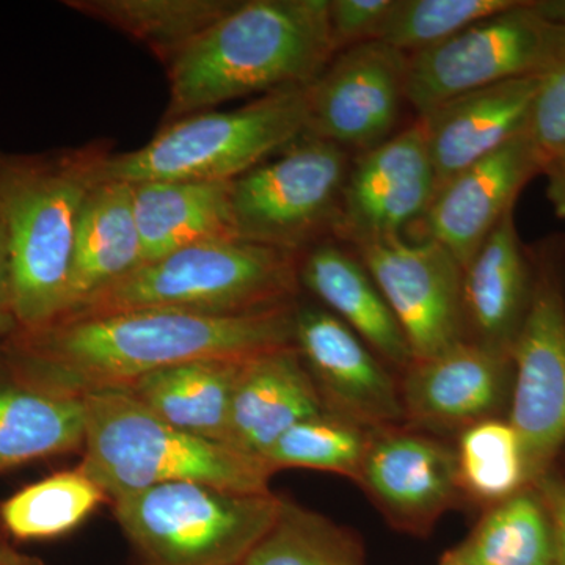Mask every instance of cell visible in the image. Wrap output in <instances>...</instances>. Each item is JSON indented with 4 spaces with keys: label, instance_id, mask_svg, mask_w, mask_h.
<instances>
[{
    "label": "cell",
    "instance_id": "cell-34",
    "mask_svg": "<svg viewBox=\"0 0 565 565\" xmlns=\"http://www.w3.org/2000/svg\"><path fill=\"white\" fill-rule=\"evenodd\" d=\"M397 0H329L330 31L338 52L381 40Z\"/></svg>",
    "mask_w": 565,
    "mask_h": 565
},
{
    "label": "cell",
    "instance_id": "cell-37",
    "mask_svg": "<svg viewBox=\"0 0 565 565\" xmlns=\"http://www.w3.org/2000/svg\"><path fill=\"white\" fill-rule=\"evenodd\" d=\"M11 305H13V280H11L9 241L0 221V316L13 315Z\"/></svg>",
    "mask_w": 565,
    "mask_h": 565
},
{
    "label": "cell",
    "instance_id": "cell-22",
    "mask_svg": "<svg viewBox=\"0 0 565 565\" xmlns=\"http://www.w3.org/2000/svg\"><path fill=\"white\" fill-rule=\"evenodd\" d=\"M141 264L143 252L134 217L132 185L102 181L81 210L61 316L139 269Z\"/></svg>",
    "mask_w": 565,
    "mask_h": 565
},
{
    "label": "cell",
    "instance_id": "cell-16",
    "mask_svg": "<svg viewBox=\"0 0 565 565\" xmlns=\"http://www.w3.org/2000/svg\"><path fill=\"white\" fill-rule=\"evenodd\" d=\"M405 424L434 435L462 433L486 419L501 418L511 404V353L460 341L401 373Z\"/></svg>",
    "mask_w": 565,
    "mask_h": 565
},
{
    "label": "cell",
    "instance_id": "cell-20",
    "mask_svg": "<svg viewBox=\"0 0 565 565\" xmlns=\"http://www.w3.org/2000/svg\"><path fill=\"white\" fill-rule=\"evenodd\" d=\"M323 405L296 345L245 360L234 390L226 445L263 459L297 423Z\"/></svg>",
    "mask_w": 565,
    "mask_h": 565
},
{
    "label": "cell",
    "instance_id": "cell-6",
    "mask_svg": "<svg viewBox=\"0 0 565 565\" xmlns=\"http://www.w3.org/2000/svg\"><path fill=\"white\" fill-rule=\"evenodd\" d=\"M308 87L269 93L233 110H207L167 122L145 147L110 154L104 181H234L267 156L302 139Z\"/></svg>",
    "mask_w": 565,
    "mask_h": 565
},
{
    "label": "cell",
    "instance_id": "cell-30",
    "mask_svg": "<svg viewBox=\"0 0 565 565\" xmlns=\"http://www.w3.org/2000/svg\"><path fill=\"white\" fill-rule=\"evenodd\" d=\"M457 476L463 497L494 505L530 487L522 444L508 419H486L457 438Z\"/></svg>",
    "mask_w": 565,
    "mask_h": 565
},
{
    "label": "cell",
    "instance_id": "cell-25",
    "mask_svg": "<svg viewBox=\"0 0 565 565\" xmlns=\"http://www.w3.org/2000/svg\"><path fill=\"white\" fill-rule=\"evenodd\" d=\"M84 440V401L32 388L6 371L0 381V473L76 451Z\"/></svg>",
    "mask_w": 565,
    "mask_h": 565
},
{
    "label": "cell",
    "instance_id": "cell-14",
    "mask_svg": "<svg viewBox=\"0 0 565 565\" xmlns=\"http://www.w3.org/2000/svg\"><path fill=\"white\" fill-rule=\"evenodd\" d=\"M435 193L433 159L416 120L351 163L333 234L353 247L403 237L422 222Z\"/></svg>",
    "mask_w": 565,
    "mask_h": 565
},
{
    "label": "cell",
    "instance_id": "cell-36",
    "mask_svg": "<svg viewBox=\"0 0 565 565\" xmlns=\"http://www.w3.org/2000/svg\"><path fill=\"white\" fill-rule=\"evenodd\" d=\"M542 174L546 178V196L553 211L565 221V147L544 163Z\"/></svg>",
    "mask_w": 565,
    "mask_h": 565
},
{
    "label": "cell",
    "instance_id": "cell-7",
    "mask_svg": "<svg viewBox=\"0 0 565 565\" xmlns=\"http://www.w3.org/2000/svg\"><path fill=\"white\" fill-rule=\"evenodd\" d=\"M280 504L273 492L167 482L115 498L114 514L141 565H243Z\"/></svg>",
    "mask_w": 565,
    "mask_h": 565
},
{
    "label": "cell",
    "instance_id": "cell-1",
    "mask_svg": "<svg viewBox=\"0 0 565 565\" xmlns=\"http://www.w3.org/2000/svg\"><path fill=\"white\" fill-rule=\"evenodd\" d=\"M297 305V303H296ZM291 307L243 316L139 310L57 319L0 340V364L21 384L84 399L200 360H247L294 345Z\"/></svg>",
    "mask_w": 565,
    "mask_h": 565
},
{
    "label": "cell",
    "instance_id": "cell-8",
    "mask_svg": "<svg viewBox=\"0 0 565 565\" xmlns=\"http://www.w3.org/2000/svg\"><path fill=\"white\" fill-rule=\"evenodd\" d=\"M534 291L512 349L508 422L522 444L530 486L565 448V237L531 247Z\"/></svg>",
    "mask_w": 565,
    "mask_h": 565
},
{
    "label": "cell",
    "instance_id": "cell-41",
    "mask_svg": "<svg viewBox=\"0 0 565 565\" xmlns=\"http://www.w3.org/2000/svg\"><path fill=\"white\" fill-rule=\"evenodd\" d=\"M438 565H459V564H449V563H444V561H440V564Z\"/></svg>",
    "mask_w": 565,
    "mask_h": 565
},
{
    "label": "cell",
    "instance_id": "cell-40",
    "mask_svg": "<svg viewBox=\"0 0 565 565\" xmlns=\"http://www.w3.org/2000/svg\"><path fill=\"white\" fill-rule=\"evenodd\" d=\"M18 329L17 321H14L13 315H2L0 316V340L9 337V334L13 333L14 330Z\"/></svg>",
    "mask_w": 565,
    "mask_h": 565
},
{
    "label": "cell",
    "instance_id": "cell-19",
    "mask_svg": "<svg viewBox=\"0 0 565 565\" xmlns=\"http://www.w3.org/2000/svg\"><path fill=\"white\" fill-rule=\"evenodd\" d=\"M534 277L533 252L516 232L514 207L463 267L467 340L512 355L533 300Z\"/></svg>",
    "mask_w": 565,
    "mask_h": 565
},
{
    "label": "cell",
    "instance_id": "cell-13",
    "mask_svg": "<svg viewBox=\"0 0 565 565\" xmlns=\"http://www.w3.org/2000/svg\"><path fill=\"white\" fill-rule=\"evenodd\" d=\"M355 484L401 533L426 537L460 498L456 449L407 424L371 430Z\"/></svg>",
    "mask_w": 565,
    "mask_h": 565
},
{
    "label": "cell",
    "instance_id": "cell-26",
    "mask_svg": "<svg viewBox=\"0 0 565 565\" xmlns=\"http://www.w3.org/2000/svg\"><path fill=\"white\" fill-rule=\"evenodd\" d=\"M65 6L139 41L167 66L236 0H68Z\"/></svg>",
    "mask_w": 565,
    "mask_h": 565
},
{
    "label": "cell",
    "instance_id": "cell-21",
    "mask_svg": "<svg viewBox=\"0 0 565 565\" xmlns=\"http://www.w3.org/2000/svg\"><path fill=\"white\" fill-rule=\"evenodd\" d=\"M299 281L386 366L404 373L414 362L399 323L359 255L323 239L300 253Z\"/></svg>",
    "mask_w": 565,
    "mask_h": 565
},
{
    "label": "cell",
    "instance_id": "cell-39",
    "mask_svg": "<svg viewBox=\"0 0 565 565\" xmlns=\"http://www.w3.org/2000/svg\"><path fill=\"white\" fill-rule=\"evenodd\" d=\"M0 565H44L40 557L18 552L7 542L0 541Z\"/></svg>",
    "mask_w": 565,
    "mask_h": 565
},
{
    "label": "cell",
    "instance_id": "cell-17",
    "mask_svg": "<svg viewBox=\"0 0 565 565\" xmlns=\"http://www.w3.org/2000/svg\"><path fill=\"white\" fill-rule=\"evenodd\" d=\"M544 163L526 131L456 174L435 193L422 239L435 241L465 267Z\"/></svg>",
    "mask_w": 565,
    "mask_h": 565
},
{
    "label": "cell",
    "instance_id": "cell-11",
    "mask_svg": "<svg viewBox=\"0 0 565 565\" xmlns=\"http://www.w3.org/2000/svg\"><path fill=\"white\" fill-rule=\"evenodd\" d=\"M356 255L399 323L414 360H426L465 337L463 267L444 245L404 237L356 245Z\"/></svg>",
    "mask_w": 565,
    "mask_h": 565
},
{
    "label": "cell",
    "instance_id": "cell-38",
    "mask_svg": "<svg viewBox=\"0 0 565 565\" xmlns=\"http://www.w3.org/2000/svg\"><path fill=\"white\" fill-rule=\"evenodd\" d=\"M533 6L544 20L565 28V0H533Z\"/></svg>",
    "mask_w": 565,
    "mask_h": 565
},
{
    "label": "cell",
    "instance_id": "cell-35",
    "mask_svg": "<svg viewBox=\"0 0 565 565\" xmlns=\"http://www.w3.org/2000/svg\"><path fill=\"white\" fill-rule=\"evenodd\" d=\"M550 516L555 544L553 565H565V478L550 470L533 484Z\"/></svg>",
    "mask_w": 565,
    "mask_h": 565
},
{
    "label": "cell",
    "instance_id": "cell-5",
    "mask_svg": "<svg viewBox=\"0 0 565 565\" xmlns=\"http://www.w3.org/2000/svg\"><path fill=\"white\" fill-rule=\"evenodd\" d=\"M79 468L107 498L167 484L202 482L241 493H270L273 468L233 446L184 433L126 390L85 396Z\"/></svg>",
    "mask_w": 565,
    "mask_h": 565
},
{
    "label": "cell",
    "instance_id": "cell-31",
    "mask_svg": "<svg viewBox=\"0 0 565 565\" xmlns=\"http://www.w3.org/2000/svg\"><path fill=\"white\" fill-rule=\"evenodd\" d=\"M370 435L371 430L360 424L323 411L282 434L263 460L274 473L285 468H308L355 482Z\"/></svg>",
    "mask_w": 565,
    "mask_h": 565
},
{
    "label": "cell",
    "instance_id": "cell-23",
    "mask_svg": "<svg viewBox=\"0 0 565 565\" xmlns=\"http://www.w3.org/2000/svg\"><path fill=\"white\" fill-rule=\"evenodd\" d=\"M132 185L143 264L234 234L232 181H145Z\"/></svg>",
    "mask_w": 565,
    "mask_h": 565
},
{
    "label": "cell",
    "instance_id": "cell-29",
    "mask_svg": "<svg viewBox=\"0 0 565 565\" xmlns=\"http://www.w3.org/2000/svg\"><path fill=\"white\" fill-rule=\"evenodd\" d=\"M243 565H366V557L351 530L281 498L274 525Z\"/></svg>",
    "mask_w": 565,
    "mask_h": 565
},
{
    "label": "cell",
    "instance_id": "cell-18",
    "mask_svg": "<svg viewBox=\"0 0 565 565\" xmlns=\"http://www.w3.org/2000/svg\"><path fill=\"white\" fill-rule=\"evenodd\" d=\"M541 76L500 82L465 93L423 115L437 191L468 167L525 131Z\"/></svg>",
    "mask_w": 565,
    "mask_h": 565
},
{
    "label": "cell",
    "instance_id": "cell-27",
    "mask_svg": "<svg viewBox=\"0 0 565 565\" xmlns=\"http://www.w3.org/2000/svg\"><path fill=\"white\" fill-rule=\"evenodd\" d=\"M552 523L533 486L487 508L473 531L441 561L459 565H553Z\"/></svg>",
    "mask_w": 565,
    "mask_h": 565
},
{
    "label": "cell",
    "instance_id": "cell-33",
    "mask_svg": "<svg viewBox=\"0 0 565 565\" xmlns=\"http://www.w3.org/2000/svg\"><path fill=\"white\" fill-rule=\"evenodd\" d=\"M525 131L542 163L565 147V52L541 76Z\"/></svg>",
    "mask_w": 565,
    "mask_h": 565
},
{
    "label": "cell",
    "instance_id": "cell-4",
    "mask_svg": "<svg viewBox=\"0 0 565 565\" xmlns=\"http://www.w3.org/2000/svg\"><path fill=\"white\" fill-rule=\"evenodd\" d=\"M299 256L237 237L204 241L141 264L58 319L139 310L243 316L291 307L302 288Z\"/></svg>",
    "mask_w": 565,
    "mask_h": 565
},
{
    "label": "cell",
    "instance_id": "cell-9",
    "mask_svg": "<svg viewBox=\"0 0 565 565\" xmlns=\"http://www.w3.org/2000/svg\"><path fill=\"white\" fill-rule=\"evenodd\" d=\"M351 152L302 137L275 161L232 181L237 239L302 253L334 233Z\"/></svg>",
    "mask_w": 565,
    "mask_h": 565
},
{
    "label": "cell",
    "instance_id": "cell-28",
    "mask_svg": "<svg viewBox=\"0 0 565 565\" xmlns=\"http://www.w3.org/2000/svg\"><path fill=\"white\" fill-rule=\"evenodd\" d=\"M79 467L24 487L0 504V523L18 541H46L76 530L106 500Z\"/></svg>",
    "mask_w": 565,
    "mask_h": 565
},
{
    "label": "cell",
    "instance_id": "cell-12",
    "mask_svg": "<svg viewBox=\"0 0 565 565\" xmlns=\"http://www.w3.org/2000/svg\"><path fill=\"white\" fill-rule=\"evenodd\" d=\"M408 55L384 41L338 52L308 87L303 137L366 152L396 131L405 99Z\"/></svg>",
    "mask_w": 565,
    "mask_h": 565
},
{
    "label": "cell",
    "instance_id": "cell-3",
    "mask_svg": "<svg viewBox=\"0 0 565 565\" xmlns=\"http://www.w3.org/2000/svg\"><path fill=\"white\" fill-rule=\"evenodd\" d=\"M110 145L88 143L44 154L0 148V221L9 241L18 330L61 316L85 200L103 180Z\"/></svg>",
    "mask_w": 565,
    "mask_h": 565
},
{
    "label": "cell",
    "instance_id": "cell-24",
    "mask_svg": "<svg viewBox=\"0 0 565 565\" xmlns=\"http://www.w3.org/2000/svg\"><path fill=\"white\" fill-rule=\"evenodd\" d=\"M248 360V359H247ZM245 360H200L143 375L126 392L184 433L226 444Z\"/></svg>",
    "mask_w": 565,
    "mask_h": 565
},
{
    "label": "cell",
    "instance_id": "cell-32",
    "mask_svg": "<svg viewBox=\"0 0 565 565\" xmlns=\"http://www.w3.org/2000/svg\"><path fill=\"white\" fill-rule=\"evenodd\" d=\"M520 0H397L381 41L405 55L445 43L476 22L519 6Z\"/></svg>",
    "mask_w": 565,
    "mask_h": 565
},
{
    "label": "cell",
    "instance_id": "cell-10",
    "mask_svg": "<svg viewBox=\"0 0 565 565\" xmlns=\"http://www.w3.org/2000/svg\"><path fill=\"white\" fill-rule=\"evenodd\" d=\"M564 52V25L544 20L533 0H520L514 9L408 55L405 99L419 118L465 93L544 76Z\"/></svg>",
    "mask_w": 565,
    "mask_h": 565
},
{
    "label": "cell",
    "instance_id": "cell-2",
    "mask_svg": "<svg viewBox=\"0 0 565 565\" xmlns=\"http://www.w3.org/2000/svg\"><path fill=\"white\" fill-rule=\"evenodd\" d=\"M337 55L329 0H245L212 24L167 68L163 120L221 104L310 87Z\"/></svg>",
    "mask_w": 565,
    "mask_h": 565
},
{
    "label": "cell",
    "instance_id": "cell-15",
    "mask_svg": "<svg viewBox=\"0 0 565 565\" xmlns=\"http://www.w3.org/2000/svg\"><path fill=\"white\" fill-rule=\"evenodd\" d=\"M294 345L323 411L370 430L405 424L399 379L337 316L296 305Z\"/></svg>",
    "mask_w": 565,
    "mask_h": 565
}]
</instances>
